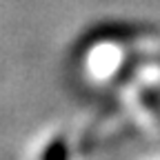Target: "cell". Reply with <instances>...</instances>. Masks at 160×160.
<instances>
[{
    "label": "cell",
    "instance_id": "obj_1",
    "mask_svg": "<svg viewBox=\"0 0 160 160\" xmlns=\"http://www.w3.org/2000/svg\"><path fill=\"white\" fill-rule=\"evenodd\" d=\"M69 158H71V149L65 136H53L40 153V160H69Z\"/></svg>",
    "mask_w": 160,
    "mask_h": 160
}]
</instances>
